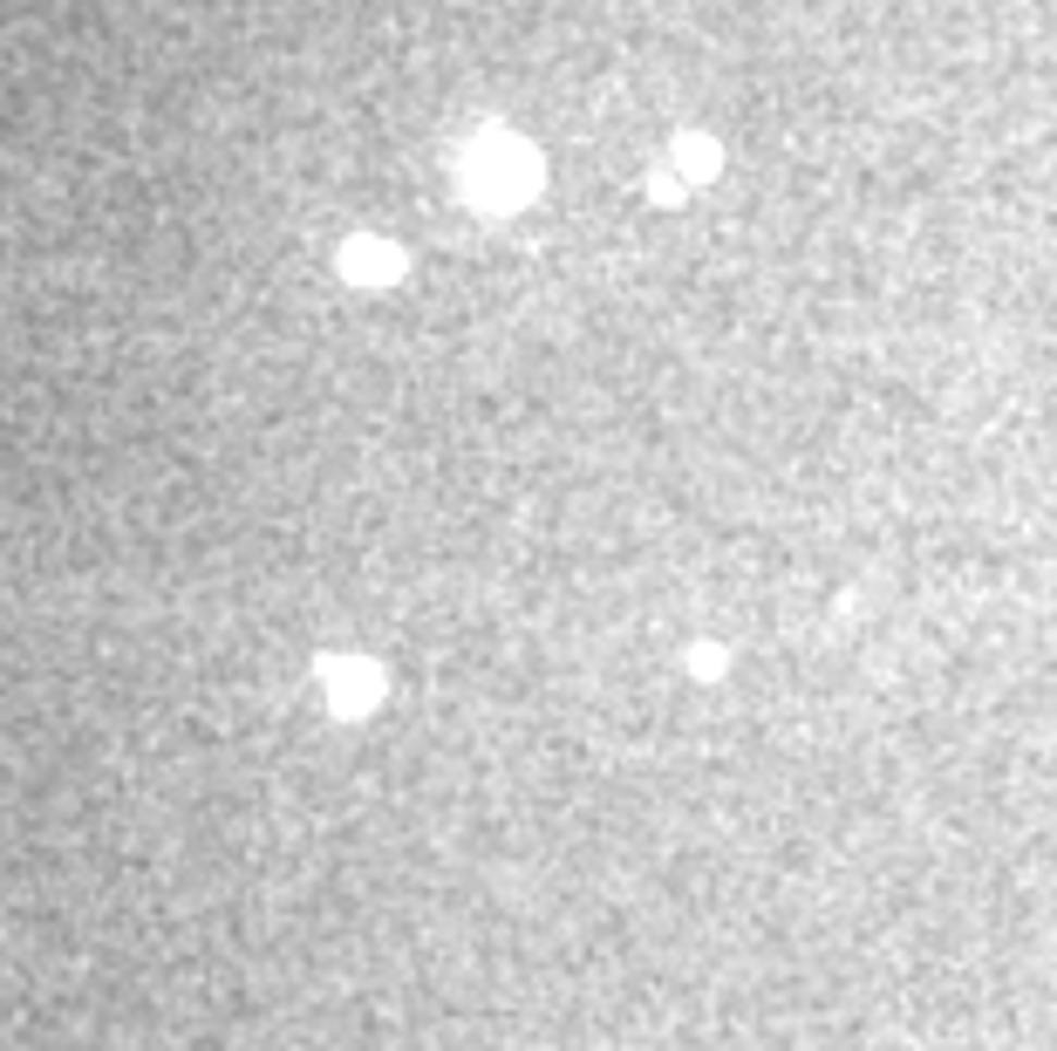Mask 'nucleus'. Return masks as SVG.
Instances as JSON below:
<instances>
[{"mask_svg":"<svg viewBox=\"0 0 1057 1051\" xmlns=\"http://www.w3.org/2000/svg\"><path fill=\"white\" fill-rule=\"evenodd\" d=\"M464 185H471V198L484 205H512L532 192V158L512 137H484L471 158H464Z\"/></svg>","mask_w":1057,"mask_h":1051,"instance_id":"obj_1","label":"nucleus"},{"mask_svg":"<svg viewBox=\"0 0 1057 1051\" xmlns=\"http://www.w3.org/2000/svg\"><path fill=\"white\" fill-rule=\"evenodd\" d=\"M342 260L362 267V280H390V273H396V253H390V246H369V240H355Z\"/></svg>","mask_w":1057,"mask_h":1051,"instance_id":"obj_2","label":"nucleus"}]
</instances>
